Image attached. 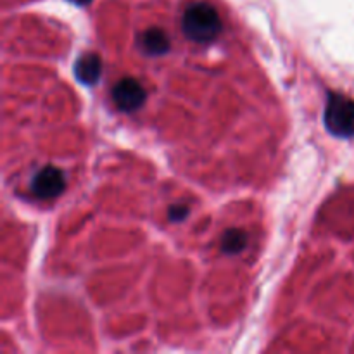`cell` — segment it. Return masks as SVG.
<instances>
[{"instance_id": "1", "label": "cell", "mask_w": 354, "mask_h": 354, "mask_svg": "<svg viewBox=\"0 0 354 354\" xmlns=\"http://www.w3.org/2000/svg\"><path fill=\"white\" fill-rule=\"evenodd\" d=\"M182 31L196 44H211L221 31L218 10L207 2H194L182 16Z\"/></svg>"}, {"instance_id": "2", "label": "cell", "mask_w": 354, "mask_h": 354, "mask_svg": "<svg viewBox=\"0 0 354 354\" xmlns=\"http://www.w3.org/2000/svg\"><path fill=\"white\" fill-rule=\"evenodd\" d=\"M324 123L334 137H354V99L342 93H328Z\"/></svg>"}, {"instance_id": "3", "label": "cell", "mask_w": 354, "mask_h": 354, "mask_svg": "<svg viewBox=\"0 0 354 354\" xmlns=\"http://www.w3.org/2000/svg\"><path fill=\"white\" fill-rule=\"evenodd\" d=\"M66 189V176L62 169L55 166H44L33 175L30 190L37 199L52 201L61 196Z\"/></svg>"}, {"instance_id": "4", "label": "cell", "mask_w": 354, "mask_h": 354, "mask_svg": "<svg viewBox=\"0 0 354 354\" xmlns=\"http://www.w3.org/2000/svg\"><path fill=\"white\" fill-rule=\"evenodd\" d=\"M147 100V92L144 85L135 78H123L113 86V102L114 106L124 113L138 111Z\"/></svg>"}, {"instance_id": "5", "label": "cell", "mask_w": 354, "mask_h": 354, "mask_svg": "<svg viewBox=\"0 0 354 354\" xmlns=\"http://www.w3.org/2000/svg\"><path fill=\"white\" fill-rule=\"evenodd\" d=\"M75 76L83 85H95L102 75V59L95 52H86L80 55L75 62Z\"/></svg>"}, {"instance_id": "6", "label": "cell", "mask_w": 354, "mask_h": 354, "mask_svg": "<svg viewBox=\"0 0 354 354\" xmlns=\"http://www.w3.org/2000/svg\"><path fill=\"white\" fill-rule=\"evenodd\" d=\"M138 47L147 55H165L171 48L169 37L161 28H147L138 37Z\"/></svg>"}, {"instance_id": "7", "label": "cell", "mask_w": 354, "mask_h": 354, "mask_svg": "<svg viewBox=\"0 0 354 354\" xmlns=\"http://www.w3.org/2000/svg\"><path fill=\"white\" fill-rule=\"evenodd\" d=\"M248 245V234L241 228H228L221 237V251L228 256L242 252Z\"/></svg>"}, {"instance_id": "8", "label": "cell", "mask_w": 354, "mask_h": 354, "mask_svg": "<svg viewBox=\"0 0 354 354\" xmlns=\"http://www.w3.org/2000/svg\"><path fill=\"white\" fill-rule=\"evenodd\" d=\"M189 213H190L189 206L176 204V206H171L168 209V220L173 221V223H180V221H183L187 216H189Z\"/></svg>"}, {"instance_id": "9", "label": "cell", "mask_w": 354, "mask_h": 354, "mask_svg": "<svg viewBox=\"0 0 354 354\" xmlns=\"http://www.w3.org/2000/svg\"><path fill=\"white\" fill-rule=\"evenodd\" d=\"M68 2L75 3V6H80V7H83V6H88V3L92 2V0H68Z\"/></svg>"}]
</instances>
